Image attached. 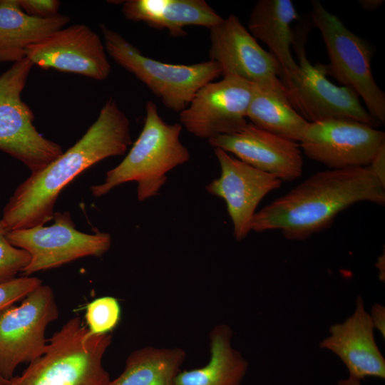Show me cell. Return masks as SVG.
I'll use <instances>...</instances> for the list:
<instances>
[{"instance_id":"1","label":"cell","mask_w":385,"mask_h":385,"mask_svg":"<svg viewBox=\"0 0 385 385\" xmlns=\"http://www.w3.org/2000/svg\"><path fill=\"white\" fill-rule=\"evenodd\" d=\"M131 143L130 120L111 98L78 142L15 189L1 219L7 231L51 220L58 197L70 182L97 163L123 155Z\"/></svg>"},{"instance_id":"2","label":"cell","mask_w":385,"mask_h":385,"mask_svg":"<svg viewBox=\"0 0 385 385\" xmlns=\"http://www.w3.org/2000/svg\"><path fill=\"white\" fill-rule=\"evenodd\" d=\"M361 202L385 204V187L368 167L317 172L257 211L252 231L279 230L303 240L329 227L335 217Z\"/></svg>"},{"instance_id":"3","label":"cell","mask_w":385,"mask_h":385,"mask_svg":"<svg viewBox=\"0 0 385 385\" xmlns=\"http://www.w3.org/2000/svg\"><path fill=\"white\" fill-rule=\"evenodd\" d=\"M182 127L163 120L155 103L148 101L138 138L124 159L106 173L104 182L91 187L93 195L101 197L133 181L138 183L139 201L158 195L167 182L166 174L190 160L189 150L180 140Z\"/></svg>"},{"instance_id":"4","label":"cell","mask_w":385,"mask_h":385,"mask_svg":"<svg viewBox=\"0 0 385 385\" xmlns=\"http://www.w3.org/2000/svg\"><path fill=\"white\" fill-rule=\"evenodd\" d=\"M111 334H93L79 317L68 320L48 339L44 354L6 385H106L103 365Z\"/></svg>"},{"instance_id":"5","label":"cell","mask_w":385,"mask_h":385,"mask_svg":"<svg viewBox=\"0 0 385 385\" xmlns=\"http://www.w3.org/2000/svg\"><path fill=\"white\" fill-rule=\"evenodd\" d=\"M100 27L106 53L174 112L184 110L200 88L221 76L212 61L190 65L162 62L145 56L117 31Z\"/></svg>"},{"instance_id":"6","label":"cell","mask_w":385,"mask_h":385,"mask_svg":"<svg viewBox=\"0 0 385 385\" xmlns=\"http://www.w3.org/2000/svg\"><path fill=\"white\" fill-rule=\"evenodd\" d=\"M310 16L328 53L327 75L353 90L363 100L369 113L380 124L384 123L385 93L373 76L370 45L347 29L319 1H312Z\"/></svg>"},{"instance_id":"7","label":"cell","mask_w":385,"mask_h":385,"mask_svg":"<svg viewBox=\"0 0 385 385\" xmlns=\"http://www.w3.org/2000/svg\"><path fill=\"white\" fill-rule=\"evenodd\" d=\"M34 63L27 58L13 63L0 75V150L38 172L63 153L58 143L44 138L21 93Z\"/></svg>"},{"instance_id":"8","label":"cell","mask_w":385,"mask_h":385,"mask_svg":"<svg viewBox=\"0 0 385 385\" xmlns=\"http://www.w3.org/2000/svg\"><path fill=\"white\" fill-rule=\"evenodd\" d=\"M304 41L294 40L297 69L282 80L294 108L308 122L328 118L357 120L376 128L380 123L362 106L349 87L337 86L327 77L326 66L312 64L306 56Z\"/></svg>"},{"instance_id":"9","label":"cell","mask_w":385,"mask_h":385,"mask_svg":"<svg viewBox=\"0 0 385 385\" xmlns=\"http://www.w3.org/2000/svg\"><path fill=\"white\" fill-rule=\"evenodd\" d=\"M59 315L51 287L43 283L29 293L18 306L0 314V373L7 380L16 368L41 356L48 339V325Z\"/></svg>"},{"instance_id":"10","label":"cell","mask_w":385,"mask_h":385,"mask_svg":"<svg viewBox=\"0 0 385 385\" xmlns=\"http://www.w3.org/2000/svg\"><path fill=\"white\" fill-rule=\"evenodd\" d=\"M49 226L8 231L9 242L26 251L30 261L22 271L24 276L56 268L85 257H101L111 246L108 232L88 234L78 230L69 212H54Z\"/></svg>"},{"instance_id":"11","label":"cell","mask_w":385,"mask_h":385,"mask_svg":"<svg viewBox=\"0 0 385 385\" xmlns=\"http://www.w3.org/2000/svg\"><path fill=\"white\" fill-rule=\"evenodd\" d=\"M385 143V133L357 120L309 122L299 142L302 152L329 169L367 167Z\"/></svg>"},{"instance_id":"12","label":"cell","mask_w":385,"mask_h":385,"mask_svg":"<svg viewBox=\"0 0 385 385\" xmlns=\"http://www.w3.org/2000/svg\"><path fill=\"white\" fill-rule=\"evenodd\" d=\"M210 31L208 57L217 64L221 76H235L287 92L279 63L260 46L237 16L230 14Z\"/></svg>"},{"instance_id":"13","label":"cell","mask_w":385,"mask_h":385,"mask_svg":"<svg viewBox=\"0 0 385 385\" xmlns=\"http://www.w3.org/2000/svg\"><path fill=\"white\" fill-rule=\"evenodd\" d=\"M252 86L235 76L204 85L179 113L180 125L192 135L207 140L241 130L247 123Z\"/></svg>"},{"instance_id":"14","label":"cell","mask_w":385,"mask_h":385,"mask_svg":"<svg viewBox=\"0 0 385 385\" xmlns=\"http://www.w3.org/2000/svg\"><path fill=\"white\" fill-rule=\"evenodd\" d=\"M220 175L207 186L208 193L223 199L231 219L233 236L237 241L247 237L261 200L281 187L282 181L230 155L214 149Z\"/></svg>"},{"instance_id":"15","label":"cell","mask_w":385,"mask_h":385,"mask_svg":"<svg viewBox=\"0 0 385 385\" xmlns=\"http://www.w3.org/2000/svg\"><path fill=\"white\" fill-rule=\"evenodd\" d=\"M104 43L85 24L61 29L25 51L34 65L80 74L95 80L106 79L111 70Z\"/></svg>"},{"instance_id":"16","label":"cell","mask_w":385,"mask_h":385,"mask_svg":"<svg viewBox=\"0 0 385 385\" xmlns=\"http://www.w3.org/2000/svg\"><path fill=\"white\" fill-rule=\"evenodd\" d=\"M214 148L232 153L241 161L282 182L298 179L303 172L302 152L297 142L262 130L251 123L241 130L208 140Z\"/></svg>"},{"instance_id":"17","label":"cell","mask_w":385,"mask_h":385,"mask_svg":"<svg viewBox=\"0 0 385 385\" xmlns=\"http://www.w3.org/2000/svg\"><path fill=\"white\" fill-rule=\"evenodd\" d=\"M374 328L364 299L358 296L353 314L343 322L330 326L329 334L319 347L337 355L346 367L349 376L385 378V359L379 350Z\"/></svg>"},{"instance_id":"18","label":"cell","mask_w":385,"mask_h":385,"mask_svg":"<svg viewBox=\"0 0 385 385\" xmlns=\"http://www.w3.org/2000/svg\"><path fill=\"white\" fill-rule=\"evenodd\" d=\"M121 11L128 20L165 29L174 37L185 36L187 26L210 29L223 20L205 0H127Z\"/></svg>"},{"instance_id":"19","label":"cell","mask_w":385,"mask_h":385,"mask_svg":"<svg viewBox=\"0 0 385 385\" xmlns=\"http://www.w3.org/2000/svg\"><path fill=\"white\" fill-rule=\"evenodd\" d=\"M298 17L291 0H259L250 14L247 30L268 46L282 68V81L297 68L291 46L294 41L292 24Z\"/></svg>"},{"instance_id":"20","label":"cell","mask_w":385,"mask_h":385,"mask_svg":"<svg viewBox=\"0 0 385 385\" xmlns=\"http://www.w3.org/2000/svg\"><path fill=\"white\" fill-rule=\"evenodd\" d=\"M70 18L57 14L38 18L25 13L17 0L0 1V63H15L26 57V48L63 29Z\"/></svg>"},{"instance_id":"21","label":"cell","mask_w":385,"mask_h":385,"mask_svg":"<svg viewBox=\"0 0 385 385\" xmlns=\"http://www.w3.org/2000/svg\"><path fill=\"white\" fill-rule=\"evenodd\" d=\"M232 330L225 324L210 331L209 361L202 367L180 371L175 385H240L248 361L232 346Z\"/></svg>"},{"instance_id":"22","label":"cell","mask_w":385,"mask_h":385,"mask_svg":"<svg viewBox=\"0 0 385 385\" xmlns=\"http://www.w3.org/2000/svg\"><path fill=\"white\" fill-rule=\"evenodd\" d=\"M247 118L254 125L299 143L308 124L289 101L287 92L253 84Z\"/></svg>"},{"instance_id":"23","label":"cell","mask_w":385,"mask_h":385,"mask_svg":"<svg viewBox=\"0 0 385 385\" xmlns=\"http://www.w3.org/2000/svg\"><path fill=\"white\" fill-rule=\"evenodd\" d=\"M185 357L180 347L138 349L128 355L122 373L106 385H175Z\"/></svg>"},{"instance_id":"24","label":"cell","mask_w":385,"mask_h":385,"mask_svg":"<svg viewBox=\"0 0 385 385\" xmlns=\"http://www.w3.org/2000/svg\"><path fill=\"white\" fill-rule=\"evenodd\" d=\"M120 317V303L111 296L95 299L86 307V327L93 334H110L118 326Z\"/></svg>"},{"instance_id":"25","label":"cell","mask_w":385,"mask_h":385,"mask_svg":"<svg viewBox=\"0 0 385 385\" xmlns=\"http://www.w3.org/2000/svg\"><path fill=\"white\" fill-rule=\"evenodd\" d=\"M7 230L0 220V282L16 277L30 261L29 254L12 245L6 237Z\"/></svg>"},{"instance_id":"26","label":"cell","mask_w":385,"mask_h":385,"mask_svg":"<svg viewBox=\"0 0 385 385\" xmlns=\"http://www.w3.org/2000/svg\"><path fill=\"white\" fill-rule=\"evenodd\" d=\"M42 284L35 277L23 276L0 282V314L24 299L29 293Z\"/></svg>"},{"instance_id":"27","label":"cell","mask_w":385,"mask_h":385,"mask_svg":"<svg viewBox=\"0 0 385 385\" xmlns=\"http://www.w3.org/2000/svg\"><path fill=\"white\" fill-rule=\"evenodd\" d=\"M21 9L27 14L38 18H50L58 14V0H17Z\"/></svg>"},{"instance_id":"28","label":"cell","mask_w":385,"mask_h":385,"mask_svg":"<svg viewBox=\"0 0 385 385\" xmlns=\"http://www.w3.org/2000/svg\"><path fill=\"white\" fill-rule=\"evenodd\" d=\"M367 167L385 187V143L378 150Z\"/></svg>"},{"instance_id":"29","label":"cell","mask_w":385,"mask_h":385,"mask_svg":"<svg viewBox=\"0 0 385 385\" xmlns=\"http://www.w3.org/2000/svg\"><path fill=\"white\" fill-rule=\"evenodd\" d=\"M369 316L374 329H376L383 338L385 337V307L381 304L374 303Z\"/></svg>"},{"instance_id":"30","label":"cell","mask_w":385,"mask_h":385,"mask_svg":"<svg viewBox=\"0 0 385 385\" xmlns=\"http://www.w3.org/2000/svg\"><path fill=\"white\" fill-rule=\"evenodd\" d=\"M384 0H359V5L365 10L374 11L379 9L383 4Z\"/></svg>"},{"instance_id":"31","label":"cell","mask_w":385,"mask_h":385,"mask_svg":"<svg viewBox=\"0 0 385 385\" xmlns=\"http://www.w3.org/2000/svg\"><path fill=\"white\" fill-rule=\"evenodd\" d=\"M376 267L379 270V277L381 281L384 282L385 279V255L384 253L377 258Z\"/></svg>"},{"instance_id":"32","label":"cell","mask_w":385,"mask_h":385,"mask_svg":"<svg viewBox=\"0 0 385 385\" xmlns=\"http://www.w3.org/2000/svg\"><path fill=\"white\" fill-rule=\"evenodd\" d=\"M337 385H361V384L360 380L349 376L347 379L339 380Z\"/></svg>"},{"instance_id":"33","label":"cell","mask_w":385,"mask_h":385,"mask_svg":"<svg viewBox=\"0 0 385 385\" xmlns=\"http://www.w3.org/2000/svg\"><path fill=\"white\" fill-rule=\"evenodd\" d=\"M8 380L6 379L0 373V385H6Z\"/></svg>"}]
</instances>
